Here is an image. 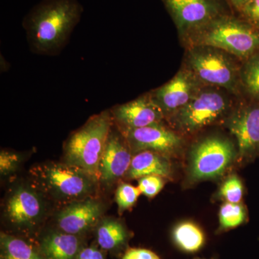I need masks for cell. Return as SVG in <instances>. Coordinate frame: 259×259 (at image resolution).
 Instances as JSON below:
<instances>
[{
    "mask_svg": "<svg viewBox=\"0 0 259 259\" xmlns=\"http://www.w3.org/2000/svg\"><path fill=\"white\" fill-rule=\"evenodd\" d=\"M78 0H41L23 20L30 51L37 55H59L81 20Z\"/></svg>",
    "mask_w": 259,
    "mask_h": 259,
    "instance_id": "obj_1",
    "label": "cell"
},
{
    "mask_svg": "<svg viewBox=\"0 0 259 259\" xmlns=\"http://www.w3.org/2000/svg\"><path fill=\"white\" fill-rule=\"evenodd\" d=\"M189 48H215L240 59H248L259 49V30L243 18L225 14L182 37Z\"/></svg>",
    "mask_w": 259,
    "mask_h": 259,
    "instance_id": "obj_2",
    "label": "cell"
},
{
    "mask_svg": "<svg viewBox=\"0 0 259 259\" xmlns=\"http://www.w3.org/2000/svg\"><path fill=\"white\" fill-rule=\"evenodd\" d=\"M32 185L46 198L68 204L93 197L99 182L79 167L62 163L47 162L30 170Z\"/></svg>",
    "mask_w": 259,
    "mask_h": 259,
    "instance_id": "obj_3",
    "label": "cell"
},
{
    "mask_svg": "<svg viewBox=\"0 0 259 259\" xmlns=\"http://www.w3.org/2000/svg\"><path fill=\"white\" fill-rule=\"evenodd\" d=\"M113 125L110 110L92 116L64 145V162L81 168L99 182V165Z\"/></svg>",
    "mask_w": 259,
    "mask_h": 259,
    "instance_id": "obj_4",
    "label": "cell"
},
{
    "mask_svg": "<svg viewBox=\"0 0 259 259\" xmlns=\"http://www.w3.org/2000/svg\"><path fill=\"white\" fill-rule=\"evenodd\" d=\"M47 214L45 196L32 184H18L5 199V220L11 228L22 234H35Z\"/></svg>",
    "mask_w": 259,
    "mask_h": 259,
    "instance_id": "obj_5",
    "label": "cell"
},
{
    "mask_svg": "<svg viewBox=\"0 0 259 259\" xmlns=\"http://www.w3.org/2000/svg\"><path fill=\"white\" fill-rule=\"evenodd\" d=\"M187 62L202 85L235 91L238 80V69L228 53L210 47L189 48ZM230 55V54H229Z\"/></svg>",
    "mask_w": 259,
    "mask_h": 259,
    "instance_id": "obj_6",
    "label": "cell"
},
{
    "mask_svg": "<svg viewBox=\"0 0 259 259\" xmlns=\"http://www.w3.org/2000/svg\"><path fill=\"white\" fill-rule=\"evenodd\" d=\"M229 107V100L217 88H202L185 107L171 116V121L177 129L192 134L222 119Z\"/></svg>",
    "mask_w": 259,
    "mask_h": 259,
    "instance_id": "obj_7",
    "label": "cell"
},
{
    "mask_svg": "<svg viewBox=\"0 0 259 259\" xmlns=\"http://www.w3.org/2000/svg\"><path fill=\"white\" fill-rule=\"evenodd\" d=\"M234 157V148L227 140L220 138L204 140L191 153V179L201 181L217 178L226 171Z\"/></svg>",
    "mask_w": 259,
    "mask_h": 259,
    "instance_id": "obj_8",
    "label": "cell"
},
{
    "mask_svg": "<svg viewBox=\"0 0 259 259\" xmlns=\"http://www.w3.org/2000/svg\"><path fill=\"white\" fill-rule=\"evenodd\" d=\"M182 37L228 14L223 0H161Z\"/></svg>",
    "mask_w": 259,
    "mask_h": 259,
    "instance_id": "obj_9",
    "label": "cell"
},
{
    "mask_svg": "<svg viewBox=\"0 0 259 259\" xmlns=\"http://www.w3.org/2000/svg\"><path fill=\"white\" fill-rule=\"evenodd\" d=\"M188 68L181 69L168 82L149 93L165 117H171L185 107L202 89Z\"/></svg>",
    "mask_w": 259,
    "mask_h": 259,
    "instance_id": "obj_10",
    "label": "cell"
},
{
    "mask_svg": "<svg viewBox=\"0 0 259 259\" xmlns=\"http://www.w3.org/2000/svg\"><path fill=\"white\" fill-rule=\"evenodd\" d=\"M104 210L105 206L102 201L94 196L66 204L56 215L57 230L83 236L96 228Z\"/></svg>",
    "mask_w": 259,
    "mask_h": 259,
    "instance_id": "obj_11",
    "label": "cell"
},
{
    "mask_svg": "<svg viewBox=\"0 0 259 259\" xmlns=\"http://www.w3.org/2000/svg\"><path fill=\"white\" fill-rule=\"evenodd\" d=\"M121 134L125 137L133 155L151 151L168 157L182 147L180 136L161 123L127 130Z\"/></svg>",
    "mask_w": 259,
    "mask_h": 259,
    "instance_id": "obj_12",
    "label": "cell"
},
{
    "mask_svg": "<svg viewBox=\"0 0 259 259\" xmlns=\"http://www.w3.org/2000/svg\"><path fill=\"white\" fill-rule=\"evenodd\" d=\"M133 156L123 135L113 124L99 165V185L110 187L125 177Z\"/></svg>",
    "mask_w": 259,
    "mask_h": 259,
    "instance_id": "obj_13",
    "label": "cell"
},
{
    "mask_svg": "<svg viewBox=\"0 0 259 259\" xmlns=\"http://www.w3.org/2000/svg\"><path fill=\"white\" fill-rule=\"evenodd\" d=\"M114 125L120 132L161 123L164 118L161 109L153 101L150 94L117 105L110 109Z\"/></svg>",
    "mask_w": 259,
    "mask_h": 259,
    "instance_id": "obj_14",
    "label": "cell"
},
{
    "mask_svg": "<svg viewBox=\"0 0 259 259\" xmlns=\"http://www.w3.org/2000/svg\"><path fill=\"white\" fill-rule=\"evenodd\" d=\"M228 127L235 136L242 155L252 154L259 148V107H247L237 112Z\"/></svg>",
    "mask_w": 259,
    "mask_h": 259,
    "instance_id": "obj_15",
    "label": "cell"
},
{
    "mask_svg": "<svg viewBox=\"0 0 259 259\" xmlns=\"http://www.w3.org/2000/svg\"><path fill=\"white\" fill-rule=\"evenodd\" d=\"M39 248L47 259H76L83 248V236L50 231L39 238Z\"/></svg>",
    "mask_w": 259,
    "mask_h": 259,
    "instance_id": "obj_16",
    "label": "cell"
},
{
    "mask_svg": "<svg viewBox=\"0 0 259 259\" xmlns=\"http://www.w3.org/2000/svg\"><path fill=\"white\" fill-rule=\"evenodd\" d=\"M171 172V163L168 157L154 151H144L133 156L124 177L127 180H139L141 177L156 175L164 178L169 177Z\"/></svg>",
    "mask_w": 259,
    "mask_h": 259,
    "instance_id": "obj_17",
    "label": "cell"
},
{
    "mask_svg": "<svg viewBox=\"0 0 259 259\" xmlns=\"http://www.w3.org/2000/svg\"><path fill=\"white\" fill-rule=\"evenodd\" d=\"M97 244L104 251L119 253L127 246L129 232L121 221L113 218H104L96 226Z\"/></svg>",
    "mask_w": 259,
    "mask_h": 259,
    "instance_id": "obj_18",
    "label": "cell"
},
{
    "mask_svg": "<svg viewBox=\"0 0 259 259\" xmlns=\"http://www.w3.org/2000/svg\"><path fill=\"white\" fill-rule=\"evenodd\" d=\"M0 248L1 259H47L38 245L3 232L0 236Z\"/></svg>",
    "mask_w": 259,
    "mask_h": 259,
    "instance_id": "obj_19",
    "label": "cell"
},
{
    "mask_svg": "<svg viewBox=\"0 0 259 259\" xmlns=\"http://www.w3.org/2000/svg\"><path fill=\"white\" fill-rule=\"evenodd\" d=\"M172 238L177 247L187 253H194L202 248L205 242L203 231L192 222H182L175 227Z\"/></svg>",
    "mask_w": 259,
    "mask_h": 259,
    "instance_id": "obj_20",
    "label": "cell"
},
{
    "mask_svg": "<svg viewBox=\"0 0 259 259\" xmlns=\"http://www.w3.org/2000/svg\"><path fill=\"white\" fill-rule=\"evenodd\" d=\"M221 230H229L241 226L245 222L246 212L243 205L226 202L221 206L219 214Z\"/></svg>",
    "mask_w": 259,
    "mask_h": 259,
    "instance_id": "obj_21",
    "label": "cell"
},
{
    "mask_svg": "<svg viewBox=\"0 0 259 259\" xmlns=\"http://www.w3.org/2000/svg\"><path fill=\"white\" fill-rule=\"evenodd\" d=\"M141 194L139 187H134L125 182L120 183L115 192V202L120 214L131 208L137 202Z\"/></svg>",
    "mask_w": 259,
    "mask_h": 259,
    "instance_id": "obj_22",
    "label": "cell"
},
{
    "mask_svg": "<svg viewBox=\"0 0 259 259\" xmlns=\"http://www.w3.org/2000/svg\"><path fill=\"white\" fill-rule=\"evenodd\" d=\"M241 79L248 91L259 97V55L250 58L242 71Z\"/></svg>",
    "mask_w": 259,
    "mask_h": 259,
    "instance_id": "obj_23",
    "label": "cell"
},
{
    "mask_svg": "<svg viewBox=\"0 0 259 259\" xmlns=\"http://www.w3.org/2000/svg\"><path fill=\"white\" fill-rule=\"evenodd\" d=\"M243 195V186L241 180L236 175L228 177L219 190L218 196L227 202L238 204L241 202Z\"/></svg>",
    "mask_w": 259,
    "mask_h": 259,
    "instance_id": "obj_24",
    "label": "cell"
},
{
    "mask_svg": "<svg viewBox=\"0 0 259 259\" xmlns=\"http://www.w3.org/2000/svg\"><path fill=\"white\" fill-rule=\"evenodd\" d=\"M164 186L163 177L150 175L141 177L139 180V187L141 193L149 198L157 195Z\"/></svg>",
    "mask_w": 259,
    "mask_h": 259,
    "instance_id": "obj_25",
    "label": "cell"
},
{
    "mask_svg": "<svg viewBox=\"0 0 259 259\" xmlns=\"http://www.w3.org/2000/svg\"><path fill=\"white\" fill-rule=\"evenodd\" d=\"M21 161V156L18 153L2 150L0 153V173L2 176H8L16 171Z\"/></svg>",
    "mask_w": 259,
    "mask_h": 259,
    "instance_id": "obj_26",
    "label": "cell"
},
{
    "mask_svg": "<svg viewBox=\"0 0 259 259\" xmlns=\"http://www.w3.org/2000/svg\"><path fill=\"white\" fill-rule=\"evenodd\" d=\"M239 13L243 20L259 30V0H249Z\"/></svg>",
    "mask_w": 259,
    "mask_h": 259,
    "instance_id": "obj_27",
    "label": "cell"
},
{
    "mask_svg": "<svg viewBox=\"0 0 259 259\" xmlns=\"http://www.w3.org/2000/svg\"><path fill=\"white\" fill-rule=\"evenodd\" d=\"M122 259H161L156 253L145 248H130L125 250Z\"/></svg>",
    "mask_w": 259,
    "mask_h": 259,
    "instance_id": "obj_28",
    "label": "cell"
},
{
    "mask_svg": "<svg viewBox=\"0 0 259 259\" xmlns=\"http://www.w3.org/2000/svg\"><path fill=\"white\" fill-rule=\"evenodd\" d=\"M76 259H106V256L98 245H91L83 247Z\"/></svg>",
    "mask_w": 259,
    "mask_h": 259,
    "instance_id": "obj_29",
    "label": "cell"
},
{
    "mask_svg": "<svg viewBox=\"0 0 259 259\" xmlns=\"http://www.w3.org/2000/svg\"><path fill=\"white\" fill-rule=\"evenodd\" d=\"M249 0H228L230 5L233 7L234 9L238 10V12L241 11L243 9V7L248 3Z\"/></svg>",
    "mask_w": 259,
    "mask_h": 259,
    "instance_id": "obj_30",
    "label": "cell"
},
{
    "mask_svg": "<svg viewBox=\"0 0 259 259\" xmlns=\"http://www.w3.org/2000/svg\"><path fill=\"white\" fill-rule=\"evenodd\" d=\"M194 259H207V258H194Z\"/></svg>",
    "mask_w": 259,
    "mask_h": 259,
    "instance_id": "obj_31",
    "label": "cell"
}]
</instances>
